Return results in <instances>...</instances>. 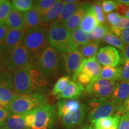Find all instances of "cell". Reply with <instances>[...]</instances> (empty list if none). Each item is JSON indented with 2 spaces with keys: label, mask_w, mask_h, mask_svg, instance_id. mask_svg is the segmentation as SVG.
Instances as JSON below:
<instances>
[{
  "label": "cell",
  "mask_w": 129,
  "mask_h": 129,
  "mask_svg": "<svg viewBox=\"0 0 129 129\" xmlns=\"http://www.w3.org/2000/svg\"><path fill=\"white\" fill-rule=\"evenodd\" d=\"M14 91L19 95L43 93L47 88L48 78L40 72L36 63L31 62L12 72Z\"/></svg>",
  "instance_id": "obj_1"
},
{
  "label": "cell",
  "mask_w": 129,
  "mask_h": 129,
  "mask_svg": "<svg viewBox=\"0 0 129 129\" xmlns=\"http://www.w3.org/2000/svg\"><path fill=\"white\" fill-rule=\"evenodd\" d=\"M24 43L32 62H36L45 49L49 46L48 28L41 25L26 30Z\"/></svg>",
  "instance_id": "obj_2"
},
{
  "label": "cell",
  "mask_w": 129,
  "mask_h": 129,
  "mask_svg": "<svg viewBox=\"0 0 129 129\" xmlns=\"http://www.w3.org/2000/svg\"><path fill=\"white\" fill-rule=\"evenodd\" d=\"M49 46L60 54L69 53L77 50L71 38V33L63 24L53 22L48 28Z\"/></svg>",
  "instance_id": "obj_3"
},
{
  "label": "cell",
  "mask_w": 129,
  "mask_h": 129,
  "mask_svg": "<svg viewBox=\"0 0 129 129\" xmlns=\"http://www.w3.org/2000/svg\"><path fill=\"white\" fill-rule=\"evenodd\" d=\"M47 100L43 93H37L30 95H20L6 108L11 114H22L35 110L47 104Z\"/></svg>",
  "instance_id": "obj_4"
},
{
  "label": "cell",
  "mask_w": 129,
  "mask_h": 129,
  "mask_svg": "<svg viewBox=\"0 0 129 129\" xmlns=\"http://www.w3.org/2000/svg\"><path fill=\"white\" fill-rule=\"evenodd\" d=\"M35 63L46 78L53 77L57 75L62 65L61 54L48 46Z\"/></svg>",
  "instance_id": "obj_5"
},
{
  "label": "cell",
  "mask_w": 129,
  "mask_h": 129,
  "mask_svg": "<svg viewBox=\"0 0 129 129\" xmlns=\"http://www.w3.org/2000/svg\"><path fill=\"white\" fill-rule=\"evenodd\" d=\"M87 110L88 120L94 124L98 120L112 115L117 107L109 99L93 98L88 102Z\"/></svg>",
  "instance_id": "obj_6"
},
{
  "label": "cell",
  "mask_w": 129,
  "mask_h": 129,
  "mask_svg": "<svg viewBox=\"0 0 129 129\" xmlns=\"http://www.w3.org/2000/svg\"><path fill=\"white\" fill-rule=\"evenodd\" d=\"M32 62L23 40L6 53V71L12 72Z\"/></svg>",
  "instance_id": "obj_7"
},
{
  "label": "cell",
  "mask_w": 129,
  "mask_h": 129,
  "mask_svg": "<svg viewBox=\"0 0 129 129\" xmlns=\"http://www.w3.org/2000/svg\"><path fill=\"white\" fill-rule=\"evenodd\" d=\"M57 107L46 104L35 109V122L31 129H52L55 124Z\"/></svg>",
  "instance_id": "obj_8"
},
{
  "label": "cell",
  "mask_w": 129,
  "mask_h": 129,
  "mask_svg": "<svg viewBox=\"0 0 129 129\" xmlns=\"http://www.w3.org/2000/svg\"><path fill=\"white\" fill-rule=\"evenodd\" d=\"M115 81L99 78L85 88V91L93 98L109 99L116 85Z\"/></svg>",
  "instance_id": "obj_9"
},
{
  "label": "cell",
  "mask_w": 129,
  "mask_h": 129,
  "mask_svg": "<svg viewBox=\"0 0 129 129\" xmlns=\"http://www.w3.org/2000/svg\"><path fill=\"white\" fill-rule=\"evenodd\" d=\"M97 61L104 67H117L121 63V56L117 48L112 46L101 48L96 55Z\"/></svg>",
  "instance_id": "obj_10"
},
{
  "label": "cell",
  "mask_w": 129,
  "mask_h": 129,
  "mask_svg": "<svg viewBox=\"0 0 129 129\" xmlns=\"http://www.w3.org/2000/svg\"><path fill=\"white\" fill-rule=\"evenodd\" d=\"M84 60L85 58L78 50L69 53L61 54L63 69L68 74L74 75L80 69Z\"/></svg>",
  "instance_id": "obj_11"
},
{
  "label": "cell",
  "mask_w": 129,
  "mask_h": 129,
  "mask_svg": "<svg viewBox=\"0 0 129 129\" xmlns=\"http://www.w3.org/2000/svg\"><path fill=\"white\" fill-rule=\"evenodd\" d=\"M87 112V106L83 104L78 111L65 114L60 117L63 126L65 129H72L80 126L84 121Z\"/></svg>",
  "instance_id": "obj_12"
},
{
  "label": "cell",
  "mask_w": 129,
  "mask_h": 129,
  "mask_svg": "<svg viewBox=\"0 0 129 129\" xmlns=\"http://www.w3.org/2000/svg\"><path fill=\"white\" fill-rule=\"evenodd\" d=\"M91 6L90 3L83 2L78 10L63 23L64 27L71 32L78 28L83 17Z\"/></svg>",
  "instance_id": "obj_13"
},
{
  "label": "cell",
  "mask_w": 129,
  "mask_h": 129,
  "mask_svg": "<svg viewBox=\"0 0 129 129\" xmlns=\"http://www.w3.org/2000/svg\"><path fill=\"white\" fill-rule=\"evenodd\" d=\"M129 97V83L121 81L116 84L109 100L115 105L117 109Z\"/></svg>",
  "instance_id": "obj_14"
},
{
  "label": "cell",
  "mask_w": 129,
  "mask_h": 129,
  "mask_svg": "<svg viewBox=\"0 0 129 129\" xmlns=\"http://www.w3.org/2000/svg\"><path fill=\"white\" fill-rule=\"evenodd\" d=\"M0 129H29L26 124L23 114H10L0 121Z\"/></svg>",
  "instance_id": "obj_15"
},
{
  "label": "cell",
  "mask_w": 129,
  "mask_h": 129,
  "mask_svg": "<svg viewBox=\"0 0 129 129\" xmlns=\"http://www.w3.org/2000/svg\"><path fill=\"white\" fill-rule=\"evenodd\" d=\"M101 69V64L97 61L96 57H93L85 59L78 71L87 74L95 80L100 78Z\"/></svg>",
  "instance_id": "obj_16"
},
{
  "label": "cell",
  "mask_w": 129,
  "mask_h": 129,
  "mask_svg": "<svg viewBox=\"0 0 129 129\" xmlns=\"http://www.w3.org/2000/svg\"><path fill=\"white\" fill-rule=\"evenodd\" d=\"M85 91V87L74 80H71L63 92L57 96L58 99H76Z\"/></svg>",
  "instance_id": "obj_17"
},
{
  "label": "cell",
  "mask_w": 129,
  "mask_h": 129,
  "mask_svg": "<svg viewBox=\"0 0 129 129\" xmlns=\"http://www.w3.org/2000/svg\"><path fill=\"white\" fill-rule=\"evenodd\" d=\"M67 3L64 1H57L52 7L41 15V23L43 25L52 23L57 19L63 10Z\"/></svg>",
  "instance_id": "obj_18"
},
{
  "label": "cell",
  "mask_w": 129,
  "mask_h": 129,
  "mask_svg": "<svg viewBox=\"0 0 129 129\" xmlns=\"http://www.w3.org/2000/svg\"><path fill=\"white\" fill-rule=\"evenodd\" d=\"M25 32L26 30H16L13 29H10L2 46L5 54L24 39Z\"/></svg>",
  "instance_id": "obj_19"
},
{
  "label": "cell",
  "mask_w": 129,
  "mask_h": 129,
  "mask_svg": "<svg viewBox=\"0 0 129 129\" xmlns=\"http://www.w3.org/2000/svg\"><path fill=\"white\" fill-rule=\"evenodd\" d=\"M83 104L76 99H61L57 102V114L62 117L65 114L78 111Z\"/></svg>",
  "instance_id": "obj_20"
},
{
  "label": "cell",
  "mask_w": 129,
  "mask_h": 129,
  "mask_svg": "<svg viewBox=\"0 0 129 129\" xmlns=\"http://www.w3.org/2000/svg\"><path fill=\"white\" fill-rule=\"evenodd\" d=\"M23 16V30L31 29L43 25L41 23V15L34 7L28 12L24 13Z\"/></svg>",
  "instance_id": "obj_21"
},
{
  "label": "cell",
  "mask_w": 129,
  "mask_h": 129,
  "mask_svg": "<svg viewBox=\"0 0 129 129\" xmlns=\"http://www.w3.org/2000/svg\"><path fill=\"white\" fill-rule=\"evenodd\" d=\"M5 24L7 25L10 28L13 29L23 30V13L12 8Z\"/></svg>",
  "instance_id": "obj_22"
},
{
  "label": "cell",
  "mask_w": 129,
  "mask_h": 129,
  "mask_svg": "<svg viewBox=\"0 0 129 129\" xmlns=\"http://www.w3.org/2000/svg\"><path fill=\"white\" fill-rule=\"evenodd\" d=\"M99 24V22L97 20L96 16L93 12L92 5H91V7L83 17L79 28L81 29L85 34H88L92 32Z\"/></svg>",
  "instance_id": "obj_23"
},
{
  "label": "cell",
  "mask_w": 129,
  "mask_h": 129,
  "mask_svg": "<svg viewBox=\"0 0 129 129\" xmlns=\"http://www.w3.org/2000/svg\"><path fill=\"white\" fill-rule=\"evenodd\" d=\"M121 115L115 114L98 120L94 125L99 129H118Z\"/></svg>",
  "instance_id": "obj_24"
},
{
  "label": "cell",
  "mask_w": 129,
  "mask_h": 129,
  "mask_svg": "<svg viewBox=\"0 0 129 129\" xmlns=\"http://www.w3.org/2000/svg\"><path fill=\"white\" fill-rule=\"evenodd\" d=\"M82 4L83 3L80 1L75 3H67L62 13L54 22L63 24L78 10Z\"/></svg>",
  "instance_id": "obj_25"
},
{
  "label": "cell",
  "mask_w": 129,
  "mask_h": 129,
  "mask_svg": "<svg viewBox=\"0 0 129 129\" xmlns=\"http://www.w3.org/2000/svg\"><path fill=\"white\" fill-rule=\"evenodd\" d=\"M20 96L14 91L13 88L6 86L0 87V104L6 108L14 99Z\"/></svg>",
  "instance_id": "obj_26"
},
{
  "label": "cell",
  "mask_w": 129,
  "mask_h": 129,
  "mask_svg": "<svg viewBox=\"0 0 129 129\" xmlns=\"http://www.w3.org/2000/svg\"><path fill=\"white\" fill-rule=\"evenodd\" d=\"M120 69L119 66L117 67H103L101 69L100 78L105 80L115 81L119 80Z\"/></svg>",
  "instance_id": "obj_27"
},
{
  "label": "cell",
  "mask_w": 129,
  "mask_h": 129,
  "mask_svg": "<svg viewBox=\"0 0 129 129\" xmlns=\"http://www.w3.org/2000/svg\"><path fill=\"white\" fill-rule=\"evenodd\" d=\"M71 33L72 42L77 50L79 47L85 46L89 43L88 41L87 37V34H85L80 28L76 29Z\"/></svg>",
  "instance_id": "obj_28"
},
{
  "label": "cell",
  "mask_w": 129,
  "mask_h": 129,
  "mask_svg": "<svg viewBox=\"0 0 129 129\" xmlns=\"http://www.w3.org/2000/svg\"><path fill=\"white\" fill-rule=\"evenodd\" d=\"M35 1L32 0H13L11 1L13 9L21 13H26L34 7Z\"/></svg>",
  "instance_id": "obj_29"
},
{
  "label": "cell",
  "mask_w": 129,
  "mask_h": 129,
  "mask_svg": "<svg viewBox=\"0 0 129 129\" xmlns=\"http://www.w3.org/2000/svg\"><path fill=\"white\" fill-rule=\"evenodd\" d=\"M103 41L111 45L113 47L118 48L122 51L124 50L125 46H126V45L122 42L120 38L115 36L111 32H108L106 34L105 36L104 37V39H103Z\"/></svg>",
  "instance_id": "obj_30"
},
{
  "label": "cell",
  "mask_w": 129,
  "mask_h": 129,
  "mask_svg": "<svg viewBox=\"0 0 129 129\" xmlns=\"http://www.w3.org/2000/svg\"><path fill=\"white\" fill-rule=\"evenodd\" d=\"M98 50H99V43L94 42L81 47L78 50L81 53L85 59H88V58L94 57V56L96 55L98 53Z\"/></svg>",
  "instance_id": "obj_31"
},
{
  "label": "cell",
  "mask_w": 129,
  "mask_h": 129,
  "mask_svg": "<svg viewBox=\"0 0 129 129\" xmlns=\"http://www.w3.org/2000/svg\"><path fill=\"white\" fill-rule=\"evenodd\" d=\"M71 77L69 75H65L60 77L53 86L51 91V94L54 96H57L65 90L71 81Z\"/></svg>",
  "instance_id": "obj_32"
},
{
  "label": "cell",
  "mask_w": 129,
  "mask_h": 129,
  "mask_svg": "<svg viewBox=\"0 0 129 129\" xmlns=\"http://www.w3.org/2000/svg\"><path fill=\"white\" fill-rule=\"evenodd\" d=\"M12 9V3L8 0H0V25H3Z\"/></svg>",
  "instance_id": "obj_33"
},
{
  "label": "cell",
  "mask_w": 129,
  "mask_h": 129,
  "mask_svg": "<svg viewBox=\"0 0 129 129\" xmlns=\"http://www.w3.org/2000/svg\"><path fill=\"white\" fill-rule=\"evenodd\" d=\"M57 2V0H39L35 1L34 8L42 15L46 11L51 8Z\"/></svg>",
  "instance_id": "obj_34"
},
{
  "label": "cell",
  "mask_w": 129,
  "mask_h": 129,
  "mask_svg": "<svg viewBox=\"0 0 129 129\" xmlns=\"http://www.w3.org/2000/svg\"><path fill=\"white\" fill-rule=\"evenodd\" d=\"M109 28L105 24H99L93 30L92 33L94 36V41L99 43L104 39V37L109 32Z\"/></svg>",
  "instance_id": "obj_35"
},
{
  "label": "cell",
  "mask_w": 129,
  "mask_h": 129,
  "mask_svg": "<svg viewBox=\"0 0 129 129\" xmlns=\"http://www.w3.org/2000/svg\"><path fill=\"white\" fill-rule=\"evenodd\" d=\"M77 82L82 85H86L87 86L89 85L94 80L88 75L87 74L84 73V72L77 71L75 74L73 75V80Z\"/></svg>",
  "instance_id": "obj_36"
},
{
  "label": "cell",
  "mask_w": 129,
  "mask_h": 129,
  "mask_svg": "<svg viewBox=\"0 0 129 129\" xmlns=\"http://www.w3.org/2000/svg\"><path fill=\"white\" fill-rule=\"evenodd\" d=\"M120 64V65L119 64L120 69L119 80L122 82L129 83V60H121Z\"/></svg>",
  "instance_id": "obj_37"
},
{
  "label": "cell",
  "mask_w": 129,
  "mask_h": 129,
  "mask_svg": "<svg viewBox=\"0 0 129 129\" xmlns=\"http://www.w3.org/2000/svg\"><path fill=\"white\" fill-rule=\"evenodd\" d=\"M12 72L7 71H0V87L6 86L13 87Z\"/></svg>",
  "instance_id": "obj_38"
},
{
  "label": "cell",
  "mask_w": 129,
  "mask_h": 129,
  "mask_svg": "<svg viewBox=\"0 0 129 129\" xmlns=\"http://www.w3.org/2000/svg\"><path fill=\"white\" fill-rule=\"evenodd\" d=\"M98 3L101 6L103 12L107 14L112 12L114 10H116L117 7V3L116 2V1L105 0Z\"/></svg>",
  "instance_id": "obj_39"
},
{
  "label": "cell",
  "mask_w": 129,
  "mask_h": 129,
  "mask_svg": "<svg viewBox=\"0 0 129 129\" xmlns=\"http://www.w3.org/2000/svg\"><path fill=\"white\" fill-rule=\"evenodd\" d=\"M117 3V7L116 9L117 13L121 17H127L129 19V5L120 3L119 1H116Z\"/></svg>",
  "instance_id": "obj_40"
},
{
  "label": "cell",
  "mask_w": 129,
  "mask_h": 129,
  "mask_svg": "<svg viewBox=\"0 0 129 129\" xmlns=\"http://www.w3.org/2000/svg\"><path fill=\"white\" fill-rule=\"evenodd\" d=\"M92 8L99 23L104 24L105 20V17L104 12H103L102 8L99 3H98L94 5H92Z\"/></svg>",
  "instance_id": "obj_41"
},
{
  "label": "cell",
  "mask_w": 129,
  "mask_h": 129,
  "mask_svg": "<svg viewBox=\"0 0 129 129\" xmlns=\"http://www.w3.org/2000/svg\"><path fill=\"white\" fill-rule=\"evenodd\" d=\"M120 17L117 13L111 12L107 14L106 19L111 27H116L120 22Z\"/></svg>",
  "instance_id": "obj_42"
},
{
  "label": "cell",
  "mask_w": 129,
  "mask_h": 129,
  "mask_svg": "<svg viewBox=\"0 0 129 129\" xmlns=\"http://www.w3.org/2000/svg\"><path fill=\"white\" fill-rule=\"evenodd\" d=\"M24 120L27 126L29 129H31V127L33 125L35 122V109L30 112L23 114Z\"/></svg>",
  "instance_id": "obj_43"
},
{
  "label": "cell",
  "mask_w": 129,
  "mask_h": 129,
  "mask_svg": "<svg viewBox=\"0 0 129 129\" xmlns=\"http://www.w3.org/2000/svg\"><path fill=\"white\" fill-rule=\"evenodd\" d=\"M10 29V28L6 24L0 25V46L1 47L3 46L4 40Z\"/></svg>",
  "instance_id": "obj_44"
},
{
  "label": "cell",
  "mask_w": 129,
  "mask_h": 129,
  "mask_svg": "<svg viewBox=\"0 0 129 129\" xmlns=\"http://www.w3.org/2000/svg\"><path fill=\"white\" fill-rule=\"evenodd\" d=\"M116 111L118 114H125L129 112V97L117 109Z\"/></svg>",
  "instance_id": "obj_45"
},
{
  "label": "cell",
  "mask_w": 129,
  "mask_h": 129,
  "mask_svg": "<svg viewBox=\"0 0 129 129\" xmlns=\"http://www.w3.org/2000/svg\"><path fill=\"white\" fill-rule=\"evenodd\" d=\"M118 129H129V117L125 114L121 116Z\"/></svg>",
  "instance_id": "obj_46"
},
{
  "label": "cell",
  "mask_w": 129,
  "mask_h": 129,
  "mask_svg": "<svg viewBox=\"0 0 129 129\" xmlns=\"http://www.w3.org/2000/svg\"><path fill=\"white\" fill-rule=\"evenodd\" d=\"M120 38L125 45L129 44V27L122 30Z\"/></svg>",
  "instance_id": "obj_47"
},
{
  "label": "cell",
  "mask_w": 129,
  "mask_h": 129,
  "mask_svg": "<svg viewBox=\"0 0 129 129\" xmlns=\"http://www.w3.org/2000/svg\"><path fill=\"white\" fill-rule=\"evenodd\" d=\"M5 59H6V54L3 50L2 47L0 46V71H6Z\"/></svg>",
  "instance_id": "obj_48"
},
{
  "label": "cell",
  "mask_w": 129,
  "mask_h": 129,
  "mask_svg": "<svg viewBox=\"0 0 129 129\" xmlns=\"http://www.w3.org/2000/svg\"><path fill=\"white\" fill-rule=\"evenodd\" d=\"M121 60H129V44L126 45L124 50L122 51V58H121Z\"/></svg>",
  "instance_id": "obj_49"
},
{
  "label": "cell",
  "mask_w": 129,
  "mask_h": 129,
  "mask_svg": "<svg viewBox=\"0 0 129 129\" xmlns=\"http://www.w3.org/2000/svg\"><path fill=\"white\" fill-rule=\"evenodd\" d=\"M10 114V113L9 112V111L6 108L0 109V121L4 120V118H6Z\"/></svg>",
  "instance_id": "obj_50"
},
{
  "label": "cell",
  "mask_w": 129,
  "mask_h": 129,
  "mask_svg": "<svg viewBox=\"0 0 129 129\" xmlns=\"http://www.w3.org/2000/svg\"><path fill=\"white\" fill-rule=\"evenodd\" d=\"M87 37L88 41L89 43H94V42H95L94 36H93V34L92 32H90V33L87 34Z\"/></svg>",
  "instance_id": "obj_51"
},
{
  "label": "cell",
  "mask_w": 129,
  "mask_h": 129,
  "mask_svg": "<svg viewBox=\"0 0 129 129\" xmlns=\"http://www.w3.org/2000/svg\"><path fill=\"white\" fill-rule=\"evenodd\" d=\"M93 127L90 124H85L81 129H92Z\"/></svg>",
  "instance_id": "obj_52"
},
{
  "label": "cell",
  "mask_w": 129,
  "mask_h": 129,
  "mask_svg": "<svg viewBox=\"0 0 129 129\" xmlns=\"http://www.w3.org/2000/svg\"><path fill=\"white\" fill-rule=\"evenodd\" d=\"M64 1L67 3H75L78 2V1H77V0H66Z\"/></svg>",
  "instance_id": "obj_53"
},
{
  "label": "cell",
  "mask_w": 129,
  "mask_h": 129,
  "mask_svg": "<svg viewBox=\"0 0 129 129\" xmlns=\"http://www.w3.org/2000/svg\"><path fill=\"white\" fill-rule=\"evenodd\" d=\"M120 3H124V4L129 5V0H119Z\"/></svg>",
  "instance_id": "obj_54"
},
{
  "label": "cell",
  "mask_w": 129,
  "mask_h": 129,
  "mask_svg": "<svg viewBox=\"0 0 129 129\" xmlns=\"http://www.w3.org/2000/svg\"><path fill=\"white\" fill-rule=\"evenodd\" d=\"M92 129H99V128H97V127L95 126V125H93V128H92Z\"/></svg>",
  "instance_id": "obj_55"
},
{
  "label": "cell",
  "mask_w": 129,
  "mask_h": 129,
  "mask_svg": "<svg viewBox=\"0 0 129 129\" xmlns=\"http://www.w3.org/2000/svg\"><path fill=\"white\" fill-rule=\"evenodd\" d=\"M1 108H4V107L2 105L0 104V109H1Z\"/></svg>",
  "instance_id": "obj_56"
},
{
  "label": "cell",
  "mask_w": 129,
  "mask_h": 129,
  "mask_svg": "<svg viewBox=\"0 0 129 129\" xmlns=\"http://www.w3.org/2000/svg\"><path fill=\"white\" fill-rule=\"evenodd\" d=\"M125 114L127 116V117H129V112H127V113H126V114Z\"/></svg>",
  "instance_id": "obj_57"
}]
</instances>
